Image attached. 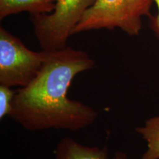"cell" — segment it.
Here are the masks:
<instances>
[{
  "instance_id": "obj_2",
  "label": "cell",
  "mask_w": 159,
  "mask_h": 159,
  "mask_svg": "<svg viewBox=\"0 0 159 159\" xmlns=\"http://www.w3.org/2000/svg\"><path fill=\"white\" fill-rule=\"evenodd\" d=\"M153 0H95L85 12L73 35L93 30L119 28L132 36L142 29V17L151 16Z\"/></svg>"
},
{
  "instance_id": "obj_10",
  "label": "cell",
  "mask_w": 159,
  "mask_h": 159,
  "mask_svg": "<svg viewBox=\"0 0 159 159\" xmlns=\"http://www.w3.org/2000/svg\"><path fill=\"white\" fill-rule=\"evenodd\" d=\"M111 159H128L127 158V155L122 151H116L115 152L114 156Z\"/></svg>"
},
{
  "instance_id": "obj_6",
  "label": "cell",
  "mask_w": 159,
  "mask_h": 159,
  "mask_svg": "<svg viewBox=\"0 0 159 159\" xmlns=\"http://www.w3.org/2000/svg\"><path fill=\"white\" fill-rule=\"evenodd\" d=\"M56 0H0V19L22 12L30 15L50 13Z\"/></svg>"
},
{
  "instance_id": "obj_5",
  "label": "cell",
  "mask_w": 159,
  "mask_h": 159,
  "mask_svg": "<svg viewBox=\"0 0 159 159\" xmlns=\"http://www.w3.org/2000/svg\"><path fill=\"white\" fill-rule=\"evenodd\" d=\"M54 159H111L106 146H85L66 136L60 141Z\"/></svg>"
},
{
  "instance_id": "obj_1",
  "label": "cell",
  "mask_w": 159,
  "mask_h": 159,
  "mask_svg": "<svg viewBox=\"0 0 159 159\" xmlns=\"http://www.w3.org/2000/svg\"><path fill=\"white\" fill-rule=\"evenodd\" d=\"M36 77L16 91L10 117L28 131L62 129L77 131L93 125L97 111L68 97L75 77L94 66L84 51L65 47L47 51Z\"/></svg>"
},
{
  "instance_id": "obj_3",
  "label": "cell",
  "mask_w": 159,
  "mask_h": 159,
  "mask_svg": "<svg viewBox=\"0 0 159 159\" xmlns=\"http://www.w3.org/2000/svg\"><path fill=\"white\" fill-rule=\"evenodd\" d=\"M95 0H56L50 13L30 15L35 37L42 50L66 47L69 38Z\"/></svg>"
},
{
  "instance_id": "obj_8",
  "label": "cell",
  "mask_w": 159,
  "mask_h": 159,
  "mask_svg": "<svg viewBox=\"0 0 159 159\" xmlns=\"http://www.w3.org/2000/svg\"><path fill=\"white\" fill-rule=\"evenodd\" d=\"M16 91L11 87L0 85V119L10 116Z\"/></svg>"
},
{
  "instance_id": "obj_4",
  "label": "cell",
  "mask_w": 159,
  "mask_h": 159,
  "mask_svg": "<svg viewBox=\"0 0 159 159\" xmlns=\"http://www.w3.org/2000/svg\"><path fill=\"white\" fill-rule=\"evenodd\" d=\"M47 52H35L5 27H0V85L27 86L41 70Z\"/></svg>"
},
{
  "instance_id": "obj_9",
  "label": "cell",
  "mask_w": 159,
  "mask_h": 159,
  "mask_svg": "<svg viewBox=\"0 0 159 159\" xmlns=\"http://www.w3.org/2000/svg\"><path fill=\"white\" fill-rule=\"evenodd\" d=\"M153 2L156 3L158 11H157L156 15L151 16L149 18L150 19V27L159 39V0H153Z\"/></svg>"
},
{
  "instance_id": "obj_7",
  "label": "cell",
  "mask_w": 159,
  "mask_h": 159,
  "mask_svg": "<svg viewBox=\"0 0 159 159\" xmlns=\"http://www.w3.org/2000/svg\"><path fill=\"white\" fill-rule=\"evenodd\" d=\"M136 131L148 143V150L141 159H159V115L145 121Z\"/></svg>"
}]
</instances>
